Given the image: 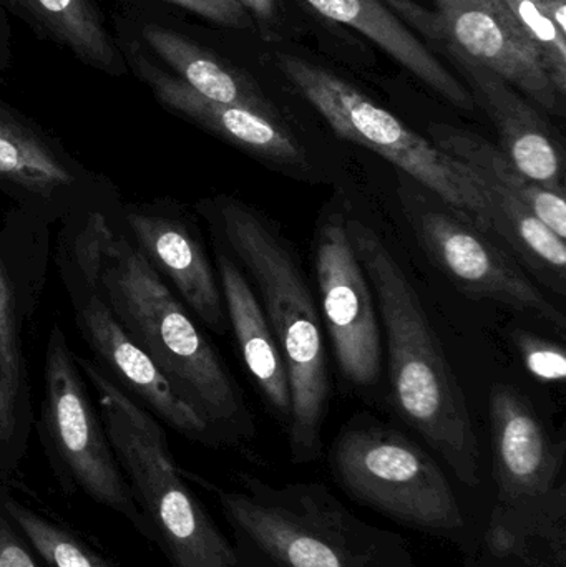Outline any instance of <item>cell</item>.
Here are the masks:
<instances>
[{"label":"cell","instance_id":"277c9868","mask_svg":"<svg viewBox=\"0 0 566 567\" xmlns=\"http://www.w3.org/2000/svg\"><path fill=\"white\" fill-rule=\"evenodd\" d=\"M203 208L261 293L266 320L288 370L292 462H316L322 450L329 377L325 337L308 282L286 243L255 209L229 196H218Z\"/></svg>","mask_w":566,"mask_h":567},{"label":"cell","instance_id":"4316f807","mask_svg":"<svg viewBox=\"0 0 566 567\" xmlns=\"http://www.w3.org/2000/svg\"><path fill=\"white\" fill-rule=\"evenodd\" d=\"M515 346L528 372L545 383H562L566 379L565 350L531 332H517Z\"/></svg>","mask_w":566,"mask_h":567},{"label":"cell","instance_id":"4fadbf2b","mask_svg":"<svg viewBox=\"0 0 566 567\" xmlns=\"http://www.w3.org/2000/svg\"><path fill=\"white\" fill-rule=\"evenodd\" d=\"M62 275L83 339L112 375L122 380L123 390L135 393L150 406V413L186 439L218 445L205 419L176 392L158 365L126 336L105 302L75 276L66 271H62Z\"/></svg>","mask_w":566,"mask_h":567},{"label":"cell","instance_id":"3957f363","mask_svg":"<svg viewBox=\"0 0 566 567\" xmlns=\"http://www.w3.org/2000/svg\"><path fill=\"white\" fill-rule=\"evenodd\" d=\"M183 475L218 502L233 567H418L408 539L359 518L322 483L271 485L241 475L239 489H226Z\"/></svg>","mask_w":566,"mask_h":567},{"label":"cell","instance_id":"52a82bcc","mask_svg":"<svg viewBox=\"0 0 566 567\" xmlns=\"http://www.w3.org/2000/svg\"><path fill=\"white\" fill-rule=\"evenodd\" d=\"M279 72L321 113L336 135L378 153L438 196L455 215L492 233L491 203L467 166L322 66L278 52Z\"/></svg>","mask_w":566,"mask_h":567},{"label":"cell","instance_id":"4dcf8cb0","mask_svg":"<svg viewBox=\"0 0 566 567\" xmlns=\"http://www.w3.org/2000/svg\"><path fill=\"white\" fill-rule=\"evenodd\" d=\"M548 17L554 20L557 29L566 37V0H542Z\"/></svg>","mask_w":566,"mask_h":567},{"label":"cell","instance_id":"d4e9b609","mask_svg":"<svg viewBox=\"0 0 566 567\" xmlns=\"http://www.w3.org/2000/svg\"><path fill=\"white\" fill-rule=\"evenodd\" d=\"M512 20L534 45L558 95H566V37L548 17L542 0H504Z\"/></svg>","mask_w":566,"mask_h":567},{"label":"cell","instance_id":"44dd1931","mask_svg":"<svg viewBox=\"0 0 566 567\" xmlns=\"http://www.w3.org/2000/svg\"><path fill=\"white\" fill-rule=\"evenodd\" d=\"M142 37L153 52L175 70V76L199 95L282 122L278 110L269 102L258 83L243 70L219 59L212 50L198 45L175 30L155 23L146 25L142 30Z\"/></svg>","mask_w":566,"mask_h":567},{"label":"cell","instance_id":"603a6c76","mask_svg":"<svg viewBox=\"0 0 566 567\" xmlns=\"http://www.w3.org/2000/svg\"><path fill=\"white\" fill-rule=\"evenodd\" d=\"M45 35L66 47L86 65L110 75L126 72L115 40L103 25L93 0H10Z\"/></svg>","mask_w":566,"mask_h":567},{"label":"cell","instance_id":"7402d4cb","mask_svg":"<svg viewBox=\"0 0 566 567\" xmlns=\"http://www.w3.org/2000/svg\"><path fill=\"white\" fill-rule=\"evenodd\" d=\"M22 322L16 292L0 259V483H7L25 455L30 433Z\"/></svg>","mask_w":566,"mask_h":567},{"label":"cell","instance_id":"8992f818","mask_svg":"<svg viewBox=\"0 0 566 567\" xmlns=\"http://www.w3.org/2000/svg\"><path fill=\"white\" fill-rule=\"evenodd\" d=\"M331 468L342 492L385 518L454 543L464 556L477 546L472 525L451 480L438 462L402 433L356 425L336 439Z\"/></svg>","mask_w":566,"mask_h":567},{"label":"cell","instance_id":"f546056e","mask_svg":"<svg viewBox=\"0 0 566 567\" xmlns=\"http://www.w3.org/2000/svg\"><path fill=\"white\" fill-rule=\"evenodd\" d=\"M238 2L261 22L268 25L276 22V0H238Z\"/></svg>","mask_w":566,"mask_h":567},{"label":"cell","instance_id":"8fae6325","mask_svg":"<svg viewBox=\"0 0 566 567\" xmlns=\"http://www.w3.org/2000/svg\"><path fill=\"white\" fill-rule=\"evenodd\" d=\"M381 2L419 32L444 37L548 113L564 115V99L555 90L537 50L514 20L477 0H435L438 12L424 9L414 0Z\"/></svg>","mask_w":566,"mask_h":567},{"label":"cell","instance_id":"5bb4252c","mask_svg":"<svg viewBox=\"0 0 566 567\" xmlns=\"http://www.w3.org/2000/svg\"><path fill=\"white\" fill-rule=\"evenodd\" d=\"M0 189L42 213L96 206V183L55 140L0 105Z\"/></svg>","mask_w":566,"mask_h":567},{"label":"cell","instance_id":"484cf974","mask_svg":"<svg viewBox=\"0 0 566 567\" xmlns=\"http://www.w3.org/2000/svg\"><path fill=\"white\" fill-rule=\"evenodd\" d=\"M465 567H566V525L498 549L475 546Z\"/></svg>","mask_w":566,"mask_h":567},{"label":"cell","instance_id":"9c48e42d","mask_svg":"<svg viewBox=\"0 0 566 567\" xmlns=\"http://www.w3.org/2000/svg\"><path fill=\"white\" fill-rule=\"evenodd\" d=\"M43 445L60 485L79 492L155 542L116 462L100 413L90 402L79 363L60 327H52L45 352Z\"/></svg>","mask_w":566,"mask_h":567},{"label":"cell","instance_id":"f1b7e54d","mask_svg":"<svg viewBox=\"0 0 566 567\" xmlns=\"http://www.w3.org/2000/svg\"><path fill=\"white\" fill-rule=\"evenodd\" d=\"M6 485L7 483H0V567H45L17 532L3 509L2 488Z\"/></svg>","mask_w":566,"mask_h":567},{"label":"cell","instance_id":"cb8c5ba5","mask_svg":"<svg viewBox=\"0 0 566 567\" xmlns=\"http://www.w3.org/2000/svg\"><path fill=\"white\" fill-rule=\"evenodd\" d=\"M2 506L17 532L45 567H119L89 543L2 488Z\"/></svg>","mask_w":566,"mask_h":567},{"label":"cell","instance_id":"7a4b0ae2","mask_svg":"<svg viewBox=\"0 0 566 567\" xmlns=\"http://www.w3.org/2000/svg\"><path fill=\"white\" fill-rule=\"evenodd\" d=\"M352 249L378 297L392 395L399 415L441 456L467 489L482 485L477 433L464 390L435 336L421 297L378 233L346 218Z\"/></svg>","mask_w":566,"mask_h":567},{"label":"cell","instance_id":"d6a6232c","mask_svg":"<svg viewBox=\"0 0 566 567\" xmlns=\"http://www.w3.org/2000/svg\"><path fill=\"white\" fill-rule=\"evenodd\" d=\"M6 65V52H3L2 43H0V69Z\"/></svg>","mask_w":566,"mask_h":567},{"label":"cell","instance_id":"6da1fadb","mask_svg":"<svg viewBox=\"0 0 566 567\" xmlns=\"http://www.w3.org/2000/svg\"><path fill=\"white\" fill-rule=\"evenodd\" d=\"M62 271L89 286L126 336L199 413L218 443L253 435V423L209 340L125 229L100 208L76 213Z\"/></svg>","mask_w":566,"mask_h":567},{"label":"cell","instance_id":"83f0119b","mask_svg":"<svg viewBox=\"0 0 566 567\" xmlns=\"http://www.w3.org/2000/svg\"><path fill=\"white\" fill-rule=\"evenodd\" d=\"M196 13L216 25L229 29L253 27L251 13L238 0H165Z\"/></svg>","mask_w":566,"mask_h":567},{"label":"cell","instance_id":"d6986e66","mask_svg":"<svg viewBox=\"0 0 566 567\" xmlns=\"http://www.w3.org/2000/svg\"><path fill=\"white\" fill-rule=\"evenodd\" d=\"M219 287L225 300L243 360L268 405L288 426L291 416V390L288 370L265 310L239 266L226 252L218 251Z\"/></svg>","mask_w":566,"mask_h":567},{"label":"cell","instance_id":"1f68e13d","mask_svg":"<svg viewBox=\"0 0 566 567\" xmlns=\"http://www.w3.org/2000/svg\"><path fill=\"white\" fill-rule=\"evenodd\" d=\"M477 2L491 7L492 10H495V12L501 13V16L507 17V19H512L511 13H508L507 7H505L504 0H477Z\"/></svg>","mask_w":566,"mask_h":567},{"label":"cell","instance_id":"ffe728a7","mask_svg":"<svg viewBox=\"0 0 566 567\" xmlns=\"http://www.w3.org/2000/svg\"><path fill=\"white\" fill-rule=\"evenodd\" d=\"M429 135L438 148L467 166L482 186L517 199L555 235L566 238L565 196L532 182L501 146L487 142L477 133L445 123L429 126Z\"/></svg>","mask_w":566,"mask_h":567},{"label":"cell","instance_id":"9a60e30c","mask_svg":"<svg viewBox=\"0 0 566 567\" xmlns=\"http://www.w3.org/2000/svg\"><path fill=\"white\" fill-rule=\"evenodd\" d=\"M444 53L472 86L475 103L501 136V148L532 182L565 196V156L554 130L511 83L434 32L422 33Z\"/></svg>","mask_w":566,"mask_h":567},{"label":"cell","instance_id":"7c38bea8","mask_svg":"<svg viewBox=\"0 0 566 567\" xmlns=\"http://www.w3.org/2000/svg\"><path fill=\"white\" fill-rule=\"evenodd\" d=\"M316 276L339 369L356 385H374L381 373V330L371 284L352 249L346 216H329L319 229Z\"/></svg>","mask_w":566,"mask_h":567},{"label":"cell","instance_id":"e0dca14e","mask_svg":"<svg viewBox=\"0 0 566 567\" xmlns=\"http://www.w3.org/2000/svg\"><path fill=\"white\" fill-rule=\"evenodd\" d=\"M122 223L133 245L175 286L198 319L213 332L225 333L228 319L222 287L188 223L155 208H125Z\"/></svg>","mask_w":566,"mask_h":567},{"label":"cell","instance_id":"5b68a950","mask_svg":"<svg viewBox=\"0 0 566 567\" xmlns=\"http://www.w3.org/2000/svg\"><path fill=\"white\" fill-rule=\"evenodd\" d=\"M133 499L172 567H233V543L219 532L169 452L158 419L120 389L99 365L76 359Z\"/></svg>","mask_w":566,"mask_h":567},{"label":"cell","instance_id":"ba28073f","mask_svg":"<svg viewBox=\"0 0 566 567\" xmlns=\"http://www.w3.org/2000/svg\"><path fill=\"white\" fill-rule=\"evenodd\" d=\"M494 502L478 548L498 549L566 525L565 442L511 385L491 392Z\"/></svg>","mask_w":566,"mask_h":567},{"label":"cell","instance_id":"2e32d148","mask_svg":"<svg viewBox=\"0 0 566 567\" xmlns=\"http://www.w3.org/2000/svg\"><path fill=\"white\" fill-rule=\"evenodd\" d=\"M130 65L165 109L185 116L261 162L298 172L309 168L305 146L285 123L199 95L178 76L159 69L153 60L143 55L138 47L132 49Z\"/></svg>","mask_w":566,"mask_h":567},{"label":"cell","instance_id":"ac0fdd59","mask_svg":"<svg viewBox=\"0 0 566 567\" xmlns=\"http://www.w3.org/2000/svg\"><path fill=\"white\" fill-rule=\"evenodd\" d=\"M322 17L344 23L378 43L429 89L465 112L477 109L472 93L381 0H305Z\"/></svg>","mask_w":566,"mask_h":567},{"label":"cell","instance_id":"30bf717a","mask_svg":"<svg viewBox=\"0 0 566 567\" xmlns=\"http://www.w3.org/2000/svg\"><path fill=\"white\" fill-rule=\"evenodd\" d=\"M402 199L419 245L462 293L532 313L555 329H565L564 313L504 251L485 238V233L442 202V206H432L411 193H404Z\"/></svg>","mask_w":566,"mask_h":567}]
</instances>
